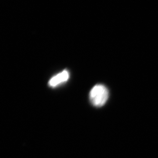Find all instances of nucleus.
Returning <instances> with one entry per match:
<instances>
[{
    "label": "nucleus",
    "mask_w": 158,
    "mask_h": 158,
    "mask_svg": "<svg viewBox=\"0 0 158 158\" xmlns=\"http://www.w3.org/2000/svg\"><path fill=\"white\" fill-rule=\"evenodd\" d=\"M109 90L102 85H97L90 90L89 99L93 106L97 107L102 106L109 98Z\"/></svg>",
    "instance_id": "1"
},
{
    "label": "nucleus",
    "mask_w": 158,
    "mask_h": 158,
    "mask_svg": "<svg viewBox=\"0 0 158 158\" xmlns=\"http://www.w3.org/2000/svg\"><path fill=\"white\" fill-rule=\"evenodd\" d=\"M69 75L68 71H63L62 72L52 77L49 81L48 85L50 87L54 88L66 82L69 78Z\"/></svg>",
    "instance_id": "2"
}]
</instances>
